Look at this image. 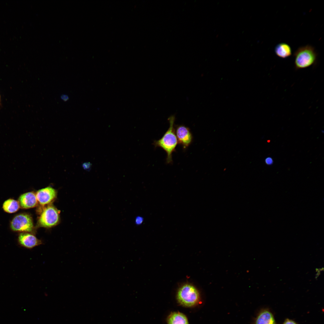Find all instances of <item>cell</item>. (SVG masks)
I'll return each instance as SVG.
<instances>
[{
  "label": "cell",
  "instance_id": "cell-1",
  "mask_svg": "<svg viewBox=\"0 0 324 324\" xmlns=\"http://www.w3.org/2000/svg\"><path fill=\"white\" fill-rule=\"evenodd\" d=\"M168 119L170 123L168 129L160 139L154 140L153 144L155 147H160L166 152V163L170 164L172 162V153L176 151L178 142L174 127L175 117L172 116Z\"/></svg>",
  "mask_w": 324,
  "mask_h": 324
},
{
  "label": "cell",
  "instance_id": "cell-2",
  "mask_svg": "<svg viewBox=\"0 0 324 324\" xmlns=\"http://www.w3.org/2000/svg\"><path fill=\"white\" fill-rule=\"evenodd\" d=\"M296 69L305 68L316 62L317 55L314 47L309 45L298 48L294 53Z\"/></svg>",
  "mask_w": 324,
  "mask_h": 324
},
{
  "label": "cell",
  "instance_id": "cell-3",
  "mask_svg": "<svg viewBox=\"0 0 324 324\" xmlns=\"http://www.w3.org/2000/svg\"><path fill=\"white\" fill-rule=\"evenodd\" d=\"M177 299L180 304L187 307H191L196 305L200 299L199 292L193 285L186 284L178 290Z\"/></svg>",
  "mask_w": 324,
  "mask_h": 324
},
{
  "label": "cell",
  "instance_id": "cell-4",
  "mask_svg": "<svg viewBox=\"0 0 324 324\" xmlns=\"http://www.w3.org/2000/svg\"><path fill=\"white\" fill-rule=\"evenodd\" d=\"M11 229L14 231L31 232L33 229L32 219L26 214H21L16 216L12 220L10 225Z\"/></svg>",
  "mask_w": 324,
  "mask_h": 324
},
{
  "label": "cell",
  "instance_id": "cell-5",
  "mask_svg": "<svg viewBox=\"0 0 324 324\" xmlns=\"http://www.w3.org/2000/svg\"><path fill=\"white\" fill-rule=\"evenodd\" d=\"M59 220V213L57 209L52 206H48L43 210L38 220L40 226L46 228L56 225Z\"/></svg>",
  "mask_w": 324,
  "mask_h": 324
},
{
  "label": "cell",
  "instance_id": "cell-6",
  "mask_svg": "<svg viewBox=\"0 0 324 324\" xmlns=\"http://www.w3.org/2000/svg\"><path fill=\"white\" fill-rule=\"evenodd\" d=\"M175 132L178 143L185 149L191 143L193 136L190 128L182 125H176Z\"/></svg>",
  "mask_w": 324,
  "mask_h": 324
},
{
  "label": "cell",
  "instance_id": "cell-7",
  "mask_svg": "<svg viewBox=\"0 0 324 324\" xmlns=\"http://www.w3.org/2000/svg\"><path fill=\"white\" fill-rule=\"evenodd\" d=\"M56 192L54 188L48 187L38 190L36 196L38 201L43 206L48 204L56 197Z\"/></svg>",
  "mask_w": 324,
  "mask_h": 324
},
{
  "label": "cell",
  "instance_id": "cell-8",
  "mask_svg": "<svg viewBox=\"0 0 324 324\" xmlns=\"http://www.w3.org/2000/svg\"><path fill=\"white\" fill-rule=\"evenodd\" d=\"M18 241L22 246L28 249H32L41 244V241L34 235L27 232H22L19 236Z\"/></svg>",
  "mask_w": 324,
  "mask_h": 324
},
{
  "label": "cell",
  "instance_id": "cell-9",
  "mask_svg": "<svg viewBox=\"0 0 324 324\" xmlns=\"http://www.w3.org/2000/svg\"><path fill=\"white\" fill-rule=\"evenodd\" d=\"M20 207L28 209L34 207L38 204L36 195L32 192H28L21 195L18 199Z\"/></svg>",
  "mask_w": 324,
  "mask_h": 324
},
{
  "label": "cell",
  "instance_id": "cell-10",
  "mask_svg": "<svg viewBox=\"0 0 324 324\" xmlns=\"http://www.w3.org/2000/svg\"><path fill=\"white\" fill-rule=\"evenodd\" d=\"M255 324H276L272 313L269 310H262L257 316Z\"/></svg>",
  "mask_w": 324,
  "mask_h": 324
},
{
  "label": "cell",
  "instance_id": "cell-11",
  "mask_svg": "<svg viewBox=\"0 0 324 324\" xmlns=\"http://www.w3.org/2000/svg\"><path fill=\"white\" fill-rule=\"evenodd\" d=\"M274 52L277 56L283 58H288L292 54V49L290 46L284 43L277 44L274 48Z\"/></svg>",
  "mask_w": 324,
  "mask_h": 324
},
{
  "label": "cell",
  "instance_id": "cell-12",
  "mask_svg": "<svg viewBox=\"0 0 324 324\" xmlns=\"http://www.w3.org/2000/svg\"><path fill=\"white\" fill-rule=\"evenodd\" d=\"M167 322L168 324H189L185 315L179 312L171 313L168 316Z\"/></svg>",
  "mask_w": 324,
  "mask_h": 324
},
{
  "label": "cell",
  "instance_id": "cell-13",
  "mask_svg": "<svg viewBox=\"0 0 324 324\" xmlns=\"http://www.w3.org/2000/svg\"><path fill=\"white\" fill-rule=\"evenodd\" d=\"M20 208L18 201L12 199H9L5 201L2 206L4 210L9 213H14L17 212Z\"/></svg>",
  "mask_w": 324,
  "mask_h": 324
},
{
  "label": "cell",
  "instance_id": "cell-14",
  "mask_svg": "<svg viewBox=\"0 0 324 324\" xmlns=\"http://www.w3.org/2000/svg\"><path fill=\"white\" fill-rule=\"evenodd\" d=\"M143 221V218L140 216H137L135 220V223L136 225H141Z\"/></svg>",
  "mask_w": 324,
  "mask_h": 324
},
{
  "label": "cell",
  "instance_id": "cell-15",
  "mask_svg": "<svg viewBox=\"0 0 324 324\" xmlns=\"http://www.w3.org/2000/svg\"><path fill=\"white\" fill-rule=\"evenodd\" d=\"M283 324H298L295 321L289 319H287L284 321Z\"/></svg>",
  "mask_w": 324,
  "mask_h": 324
},
{
  "label": "cell",
  "instance_id": "cell-16",
  "mask_svg": "<svg viewBox=\"0 0 324 324\" xmlns=\"http://www.w3.org/2000/svg\"><path fill=\"white\" fill-rule=\"evenodd\" d=\"M265 162L267 164L271 165L273 163V161L272 158L268 157L266 159Z\"/></svg>",
  "mask_w": 324,
  "mask_h": 324
},
{
  "label": "cell",
  "instance_id": "cell-17",
  "mask_svg": "<svg viewBox=\"0 0 324 324\" xmlns=\"http://www.w3.org/2000/svg\"><path fill=\"white\" fill-rule=\"evenodd\" d=\"M61 98L64 101L67 100L68 99V97L67 95H63L61 96Z\"/></svg>",
  "mask_w": 324,
  "mask_h": 324
},
{
  "label": "cell",
  "instance_id": "cell-18",
  "mask_svg": "<svg viewBox=\"0 0 324 324\" xmlns=\"http://www.w3.org/2000/svg\"></svg>",
  "mask_w": 324,
  "mask_h": 324
}]
</instances>
